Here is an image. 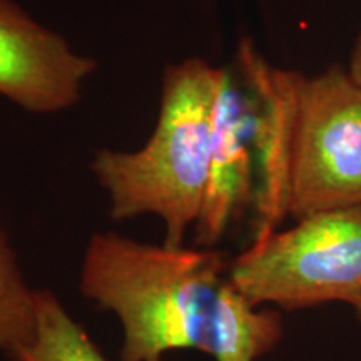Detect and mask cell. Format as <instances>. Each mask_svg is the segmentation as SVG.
Returning <instances> with one entry per match:
<instances>
[{
  "label": "cell",
  "mask_w": 361,
  "mask_h": 361,
  "mask_svg": "<svg viewBox=\"0 0 361 361\" xmlns=\"http://www.w3.org/2000/svg\"><path fill=\"white\" fill-rule=\"evenodd\" d=\"M228 271L211 247L154 246L109 231L90 236L79 286L119 318L121 361H162L176 350L211 355Z\"/></svg>",
  "instance_id": "6da1fadb"
},
{
  "label": "cell",
  "mask_w": 361,
  "mask_h": 361,
  "mask_svg": "<svg viewBox=\"0 0 361 361\" xmlns=\"http://www.w3.org/2000/svg\"><path fill=\"white\" fill-rule=\"evenodd\" d=\"M219 75L221 67L197 57L168 66L151 139L139 151H97L92 171L109 196L112 219L159 216L164 245L183 246L204 204Z\"/></svg>",
  "instance_id": "7a4b0ae2"
},
{
  "label": "cell",
  "mask_w": 361,
  "mask_h": 361,
  "mask_svg": "<svg viewBox=\"0 0 361 361\" xmlns=\"http://www.w3.org/2000/svg\"><path fill=\"white\" fill-rule=\"evenodd\" d=\"M231 283L256 306L303 310L361 301V204L322 211L252 239L229 264Z\"/></svg>",
  "instance_id": "3957f363"
},
{
  "label": "cell",
  "mask_w": 361,
  "mask_h": 361,
  "mask_svg": "<svg viewBox=\"0 0 361 361\" xmlns=\"http://www.w3.org/2000/svg\"><path fill=\"white\" fill-rule=\"evenodd\" d=\"M361 204V87L340 66L303 78L293 134L288 216Z\"/></svg>",
  "instance_id": "277c9868"
},
{
  "label": "cell",
  "mask_w": 361,
  "mask_h": 361,
  "mask_svg": "<svg viewBox=\"0 0 361 361\" xmlns=\"http://www.w3.org/2000/svg\"><path fill=\"white\" fill-rule=\"evenodd\" d=\"M92 59L34 20L12 0H0V94L22 109L54 114L75 106Z\"/></svg>",
  "instance_id": "5b68a950"
},
{
  "label": "cell",
  "mask_w": 361,
  "mask_h": 361,
  "mask_svg": "<svg viewBox=\"0 0 361 361\" xmlns=\"http://www.w3.org/2000/svg\"><path fill=\"white\" fill-rule=\"evenodd\" d=\"M243 82L255 101V147L259 183L256 188L255 239L276 231L288 218V186L298 92L305 75L271 67L250 40L238 52Z\"/></svg>",
  "instance_id": "8992f818"
},
{
  "label": "cell",
  "mask_w": 361,
  "mask_h": 361,
  "mask_svg": "<svg viewBox=\"0 0 361 361\" xmlns=\"http://www.w3.org/2000/svg\"><path fill=\"white\" fill-rule=\"evenodd\" d=\"M246 85V84H245ZM255 101L243 92L231 69L221 67L213 112L209 180L204 204L196 223L197 245L211 247L238 216L243 214L256 188L252 186Z\"/></svg>",
  "instance_id": "52a82bcc"
},
{
  "label": "cell",
  "mask_w": 361,
  "mask_h": 361,
  "mask_svg": "<svg viewBox=\"0 0 361 361\" xmlns=\"http://www.w3.org/2000/svg\"><path fill=\"white\" fill-rule=\"evenodd\" d=\"M276 310L252 305L228 278L219 296L211 356L216 361H256L283 338Z\"/></svg>",
  "instance_id": "ba28073f"
},
{
  "label": "cell",
  "mask_w": 361,
  "mask_h": 361,
  "mask_svg": "<svg viewBox=\"0 0 361 361\" xmlns=\"http://www.w3.org/2000/svg\"><path fill=\"white\" fill-rule=\"evenodd\" d=\"M12 361H107L85 329L51 290H35L32 340L11 356Z\"/></svg>",
  "instance_id": "9c48e42d"
},
{
  "label": "cell",
  "mask_w": 361,
  "mask_h": 361,
  "mask_svg": "<svg viewBox=\"0 0 361 361\" xmlns=\"http://www.w3.org/2000/svg\"><path fill=\"white\" fill-rule=\"evenodd\" d=\"M35 290L24 276L0 219V353L8 358L32 340Z\"/></svg>",
  "instance_id": "30bf717a"
},
{
  "label": "cell",
  "mask_w": 361,
  "mask_h": 361,
  "mask_svg": "<svg viewBox=\"0 0 361 361\" xmlns=\"http://www.w3.org/2000/svg\"><path fill=\"white\" fill-rule=\"evenodd\" d=\"M348 74H350V78L353 79L355 82L361 87V32L358 35V39H356L353 52H351Z\"/></svg>",
  "instance_id": "8fae6325"
},
{
  "label": "cell",
  "mask_w": 361,
  "mask_h": 361,
  "mask_svg": "<svg viewBox=\"0 0 361 361\" xmlns=\"http://www.w3.org/2000/svg\"><path fill=\"white\" fill-rule=\"evenodd\" d=\"M355 311H356V316H358V322L361 323V301L355 306Z\"/></svg>",
  "instance_id": "7c38bea8"
}]
</instances>
